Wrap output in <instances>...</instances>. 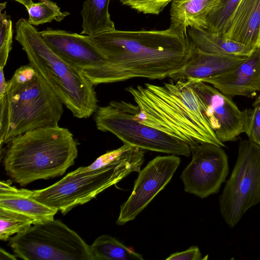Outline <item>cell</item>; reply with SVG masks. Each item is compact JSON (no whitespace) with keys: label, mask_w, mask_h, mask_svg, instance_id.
I'll return each instance as SVG.
<instances>
[{"label":"cell","mask_w":260,"mask_h":260,"mask_svg":"<svg viewBox=\"0 0 260 260\" xmlns=\"http://www.w3.org/2000/svg\"><path fill=\"white\" fill-rule=\"evenodd\" d=\"M13 1H14L21 5H22L24 7H26V6L31 4L34 2L32 1V0H13Z\"/></svg>","instance_id":"cell-31"},{"label":"cell","mask_w":260,"mask_h":260,"mask_svg":"<svg viewBox=\"0 0 260 260\" xmlns=\"http://www.w3.org/2000/svg\"><path fill=\"white\" fill-rule=\"evenodd\" d=\"M90 248L92 260H143L141 254L108 235L98 237Z\"/></svg>","instance_id":"cell-21"},{"label":"cell","mask_w":260,"mask_h":260,"mask_svg":"<svg viewBox=\"0 0 260 260\" xmlns=\"http://www.w3.org/2000/svg\"><path fill=\"white\" fill-rule=\"evenodd\" d=\"M0 207L24 214L36 223L54 219L58 212L30 197L28 189L11 186L10 180L0 182Z\"/></svg>","instance_id":"cell-17"},{"label":"cell","mask_w":260,"mask_h":260,"mask_svg":"<svg viewBox=\"0 0 260 260\" xmlns=\"http://www.w3.org/2000/svg\"><path fill=\"white\" fill-rule=\"evenodd\" d=\"M174 0H120L124 6H128L139 13L158 15Z\"/></svg>","instance_id":"cell-26"},{"label":"cell","mask_w":260,"mask_h":260,"mask_svg":"<svg viewBox=\"0 0 260 260\" xmlns=\"http://www.w3.org/2000/svg\"><path fill=\"white\" fill-rule=\"evenodd\" d=\"M9 245L24 260H92L90 245L58 220L34 224L11 237Z\"/></svg>","instance_id":"cell-7"},{"label":"cell","mask_w":260,"mask_h":260,"mask_svg":"<svg viewBox=\"0 0 260 260\" xmlns=\"http://www.w3.org/2000/svg\"><path fill=\"white\" fill-rule=\"evenodd\" d=\"M0 98V145L26 132L55 126L63 113V103L29 64L17 69Z\"/></svg>","instance_id":"cell-3"},{"label":"cell","mask_w":260,"mask_h":260,"mask_svg":"<svg viewBox=\"0 0 260 260\" xmlns=\"http://www.w3.org/2000/svg\"><path fill=\"white\" fill-rule=\"evenodd\" d=\"M136 104L124 101H112L99 107L94 119L98 129L110 132L124 144L149 150L176 155L189 156V145L134 118Z\"/></svg>","instance_id":"cell-8"},{"label":"cell","mask_w":260,"mask_h":260,"mask_svg":"<svg viewBox=\"0 0 260 260\" xmlns=\"http://www.w3.org/2000/svg\"><path fill=\"white\" fill-rule=\"evenodd\" d=\"M202 82L231 98H253L260 91V46L236 68Z\"/></svg>","instance_id":"cell-14"},{"label":"cell","mask_w":260,"mask_h":260,"mask_svg":"<svg viewBox=\"0 0 260 260\" xmlns=\"http://www.w3.org/2000/svg\"><path fill=\"white\" fill-rule=\"evenodd\" d=\"M4 68H0V98L4 95L8 86V83L5 77Z\"/></svg>","instance_id":"cell-29"},{"label":"cell","mask_w":260,"mask_h":260,"mask_svg":"<svg viewBox=\"0 0 260 260\" xmlns=\"http://www.w3.org/2000/svg\"><path fill=\"white\" fill-rule=\"evenodd\" d=\"M219 0H174L170 11L171 25L187 33L188 28L206 29L207 18Z\"/></svg>","instance_id":"cell-18"},{"label":"cell","mask_w":260,"mask_h":260,"mask_svg":"<svg viewBox=\"0 0 260 260\" xmlns=\"http://www.w3.org/2000/svg\"><path fill=\"white\" fill-rule=\"evenodd\" d=\"M166 260H201L202 253L198 246L190 247L187 250L174 253L166 258Z\"/></svg>","instance_id":"cell-28"},{"label":"cell","mask_w":260,"mask_h":260,"mask_svg":"<svg viewBox=\"0 0 260 260\" xmlns=\"http://www.w3.org/2000/svg\"><path fill=\"white\" fill-rule=\"evenodd\" d=\"M7 2L0 4V68L6 66L13 43V24L11 17L4 10Z\"/></svg>","instance_id":"cell-25"},{"label":"cell","mask_w":260,"mask_h":260,"mask_svg":"<svg viewBox=\"0 0 260 260\" xmlns=\"http://www.w3.org/2000/svg\"><path fill=\"white\" fill-rule=\"evenodd\" d=\"M15 40L31 65L59 98L73 115L86 118L95 112L98 101L94 85L75 67L62 60L47 45L40 31L28 20L16 23Z\"/></svg>","instance_id":"cell-5"},{"label":"cell","mask_w":260,"mask_h":260,"mask_svg":"<svg viewBox=\"0 0 260 260\" xmlns=\"http://www.w3.org/2000/svg\"><path fill=\"white\" fill-rule=\"evenodd\" d=\"M17 257L14 254L12 255L7 252L5 250L1 248L0 249V260L12 259L16 260Z\"/></svg>","instance_id":"cell-30"},{"label":"cell","mask_w":260,"mask_h":260,"mask_svg":"<svg viewBox=\"0 0 260 260\" xmlns=\"http://www.w3.org/2000/svg\"><path fill=\"white\" fill-rule=\"evenodd\" d=\"M122 146L120 155L103 167L78 174L71 172L46 188L28 189L29 195L66 214L76 206L90 201L129 174L139 173L144 161L145 150L125 144Z\"/></svg>","instance_id":"cell-6"},{"label":"cell","mask_w":260,"mask_h":260,"mask_svg":"<svg viewBox=\"0 0 260 260\" xmlns=\"http://www.w3.org/2000/svg\"><path fill=\"white\" fill-rule=\"evenodd\" d=\"M86 36L106 60L98 69L82 72L94 85L134 78H169L183 68L192 48L187 34L171 26L163 30L114 29Z\"/></svg>","instance_id":"cell-1"},{"label":"cell","mask_w":260,"mask_h":260,"mask_svg":"<svg viewBox=\"0 0 260 260\" xmlns=\"http://www.w3.org/2000/svg\"><path fill=\"white\" fill-rule=\"evenodd\" d=\"M180 163L176 155L158 156L140 170L131 195L120 206L116 224L133 220L170 182Z\"/></svg>","instance_id":"cell-11"},{"label":"cell","mask_w":260,"mask_h":260,"mask_svg":"<svg viewBox=\"0 0 260 260\" xmlns=\"http://www.w3.org/2000/svg\"><path fill=\"white\" fill-rule=\"evenodd\" d=\"M110 0H86L83 4L81 15V34L91 36L115 29L109 11Z\"/></svg>","instance_id":"cell-20"},{"label":"cell","mask_w":260,"mask_h":260,"mask_svg":"<svg viewBox=\"0 0 260 260\" xmlns=\"http://www.w3.org/2000/svg\"><path fill=\"white\" fill-rule=\"evenodd\" d=\"M36 222L21 213L0 207V240L7 241L11 236L31 226Z\"/></svg>","instance_id":"cell-23"},{"label":"cell","mask_w":260,"mask_h":260,"mask_svg":"<svg viewBox=\"0 0 260 260\" xmlns=\"http://www.w3.org/2000/svg\"><path fill=\"white\" fill-rule=\"evenodd\" d=\"M40 34L55 54L82 72L98 69L106 63L103 55L86 35L51 28Z\"/></svg>","instance_id":"cell-13"},{"label":"cell","mask_w":260,"mask_h":260,"mask_svg":"<svg viewBox=\"0 0 260 260\" xmlns=\"http://www.w3.org/2000/svg\"><path fill=\"white\" fill-rule=\"evenodd\" d=\"M25 7L28 21L34 26H38L53 20L59 22L70 15L68 12H61L57 5L51 0H38Z\"/></svg>","instance_id":"cell-22"},{"label":"cell","mask_w":260,"mask_h":260,"mask_svg":"<svg viewBox=\"0 0 260 260\" xmlns=\"http://www.w3.org/2000/svg\"><path fill=\"white\" fill-rule=\"evenodd\" d=\"M203 112L218 139L222 143L236 141L244 132L245 111L240 110L232 98L212 85L193 83Z\"/></svg>","instance_id":"cell-12"},{"label":"cell","mask_w":260,"mask_h":260,"mask_svg":"<svg viewBox=\"0 0 260 260\" xmlns=\"http://www.w3.org/2000/svg\"><path fill=\"white\" fill-rule=\"evenodd\" d=\"M223 36L254 49L260 46V0H241Z\"/></svg>","instance_id":"cell-16"},{"label":"cell","mask_w":260,"mask_h":260,"mask_svg":"<svg viewBox=\"0 0 260 260\" xmlns=\"http://www.w3.org/2000/svg\"><path fill=\"white\" fill-rule=\"evenodd\" d=\"M246 109L244 132L248 139L260 146V105Z\"/></svg>","instance_id":"cell-27"},{"label":"cell","mask_w":260,"mask_h":260,"mask_svg":"<svg viewBox=\"0 0 260 260\" xmlns=\"http://www.w3.org/2000/svg\"><path fill=\"white\" fill-rule=\"evenodd\" d=\"M219 203L222 217L232 228L260 203V146L249 139L239 142L236 164Z\"/></svg>","instance_id":"cell-9"},{"label":"cell","mask_w":260,"mask_h":260,"mask_svg":"<svg viewBox=\"0 0 260 260\" xmlns=\"http://www.w3.org/2000/svg\"><path fill=\"white\" fill-rule=\"evenodd\" d=\"M260 105V95L256 99L255 101L253 103V107L256 105Z\"/></svg>","instance_id":"cell-32"},{"label":"cell","mask_w":260,"mask_h":260,"mask_svg":"<svg viewBox=\"0 0 260 260\" xmlns=\"http://www.w3.org/2000/svg\"><path fill=\"white\" fill-rule=\"evenodd\" d=\"M241 0H219L207 18L208 31L223 35L234 11Z\"/></svg>","instance_id":"cell-24"},{"label":"cell","mask_w":260,"mask_h":260,"mask_svg":"<svg viewBox=\"0 0 260 260\" xmlns=\"http://www.w3.org/2000/svg\"><path fill=\"white\" fill-rule=\"evenodd\" d=\"M190 148L191 160L180 176L185 191L201 199L218 192L229 170L224 150L210 143L198 144Z\"/></svg>","instance_id":"cell-10"},{"label":"cell","mask_w":260,"mask_h":260,"mask_svg":"<svg viewBox=\"0 0 260 260\" xmlns=\"http://www.w3.org/2000/svg\"><path fill=\"white\" fill-rule=\"evenodd\" d=\"M190 80H170L161 85L144 83L125 88L136 104L134 118L187 143L224 147L210 127Z\"/></svg>","instance_id":"cell-2"},{"label":"cell","mask_w":260,"mask_h":260,"mask_svg":"<svg viewBox=\"0 0 260 260\" xmlns=\"http://www.w3.org/2000/svg\"><path fill=\"white\" fill-rule=\"evenodd\" d=\"M77 142L58 125L38 128L13 138L4 150L5 171L24 186L62 175L78 156Z\"/></svg>","instance_id":"cell-4"},{"label":"cell","mask_w":260,"mask_h":260,"mask_svg":"<svg viewBox=\"0 0 260 260\" xmlns=\"http://www.w3.org/2000/svg\"><path fill=\"white\" fill-rule=\"evenodd\" d=\"M247 57L207 53L200 50L192 43L190 55L186 62L169 78L202 82L236 68Z\"/></svg>","instance_id":"cell-15"},{"label":"cell","mask_w":260,"mask_h":260,"mask_svg":"<svg viewBox=\"0 0 260 260\" xmlns=\"http://www.w3.org/2000/svg\"><path fill=\"white\" fill-rule=\"evenodd\" d=\"M188 37L200 50L212 54L248 56L254 49L224 38L206 29L188 28Z\"/></svg>","instance_id":"cell-19"}]
</instances>
